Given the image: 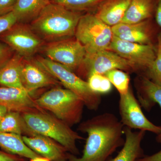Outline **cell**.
Segmentation results:
<instances>
[{
    "instance_id": "cell-1",
    "label": "cell",
    "mask_w": 161,
    "mask_h": 161,
    "mask_svg": "<svg viewBox=\"0 0 161 161\" xmlns=\"http://www.w3.org/2000/svg\"><path fill=\"white\" fill-rule=\"evenodd\" d=\"M124 126L117 116L106 112L80 123L78 131L87 137L82 155L69 153L67 161H108L119 147L123 146Z\"/></svg>"
},
{
    "instance_id": "cell-2",
    "label": "cell",
    "mask_w": 161,
    "mask_h": 161,
    "mask_svg": "<svg viewBox=\"0 0 161 161\" xmlns=\"http://www.w3.org/2000/svg\"><path fill=\"white\" fill-rule=\"evenodd\" d=\"M82 15L50 3L33 19L31 29L50 42L73 37Z\"/></svg>"
},
{
    "instance_id": "cell-3",
    "label": "cell",
    "mask_w": 161,
    "mask_h": 161,
    "mask_svg": "<svg viewBox=\"0 0 161 161\" xmlns=\"http://www.w3.org/2000/svg\"><path fill=\"white\" fill-rule=\"evenodd\" d=\"M21 114L27 125L35 133L52 139L72 154H80L77 142L84 138L67 124L47 112Z\"/></svg>"
},
{
    "instance_id": "cell-4",
    "label": "cell",
    "mask_w": 161,
    "mask_h": 161,
    "mask_svg": "<svg viewBox=\"0 0 161 161\" xmlns=\"http://www.w3.org/2000/svg\"><path fill=\"white\" fill-rule=\"evenodd\" d=\"M37 104L70 127L80 123L84 108L83 101L67 89L55 87L36 99Z\"/></svg>"
},
{
    "instance_id": "cell-5",
    "label": "cell",
    "mask_w": 161,
    "mask_h": 161,
    "mask_svg": "<svg viewBox=\"0 0 161 161\" xmlns=\"http://www.w3.org/2000/svg\"><path fill=\"white\" fill-rule=\"evenodd\" d=\"M36 61L65 88L78 95L88 109L92 111L98 109L101 103V95L91 91L87 81L66 67L49 58L39 57Z\"/></svg>"
},
{
    "instance_id": "cell-6",
    "label": "cell",
    "mask_w": 161,
    "mask_h": 161,
    "mask_svg": "<svg viewBox=\"0 0 161 161\" xmlns=\"http://www.w3.org/2000/svg\"><path fill=\"white\" fill-rule=\"evenodd\" d=\"M113 36L111 26L94 13H87L80 17L75 37L87 53H94L108 50Z\"/></svg>"
},
{
    "instance_id": "cell-7",
    "label": "cell",
    "mask_w": 161,
    "mask_h": 161,
    "mask_svg": "<svg viewBox=\"0 0 161 161\" xmlns=\"http://www.w3.org/2000/svg\"><path fill=\"white\" fill-rule=\"evenodd\" d=\"M108 50L125 59L133 65L141 76L152 65L156 57V47L121 40L113 36Z\"/></svg>"
},
{
    "instance_id": "cell-8",
    "label": "cell",
    "mask_w": 161,
    "mask_h": 161,
    "mask_svg": "<svg viewBox=\"0 0 161 161\" xmlns=\"http://www.w3.org/2000/svg\"><path fill=\"white\" fill-rule=\"evenodd\" d=\"M44 51L47 58L74 72L80 68L86 53L85 47L75 37L50 42Z\"/></svg>"
},
{
    "instance_id": "cell-9",
    "label": "cell",
    "mask_w": 161,
    "mask_h": 161,
    "mask_svg": "<svg viewBox=\"0 0 161 161\" xmlns=\"http://www.w3.org/2000/svg\"><path fill=\"white\" fill-rule=\"evenodd\" d=\"M114 69L122 70L128 74L136 73L135 68L130 62L108 50L94 53H86L79 69L80 74L87 79L91 75H104Z\"/></svg>"
},
{
    "instance_id": "cell-10",
    "label": "cell",
    "mask_w": 161,
    "mask_h": 161,
    "mask_svg": "<svg viewBox=\"0 0 161 161\" xmlns=\"http://www.w3.org/2000/svg\"><path fill=\"white\" fill-rule=\"evenodd\" d=\"M25 24L16 23L0 35V40L23 58H29L41 48L43 40Z\"/></svg>"
},
{
    "instance_id": "cell-11",
    "label": "cell",
    "mask_w": 161,
    "mask_h": 161,
    "mask_svg": "<svg viewBox=\"0 0 161 161\" xmlns=\"http://www.w3.org/2000/svg\"><path fill=\"white\" fill-rule=\"evenodd\" d=\"M114 36L121 40L143 45L156 46L161 28L154 18L138 23H121L112 27Z\"/></svg>"
},
{
    "instance_id": "cell-12",
    "label": "cell",
    "mask_w": 161,
    "mask_h": 161,
    "mask_svg": "<svg viewBox=\"0 0 161 161\" xmlns=\"http://www.w3.org/2000/svg\"><path fill=\"white\" fill-rule=\"evenodd\" d=\"M119 96L120 120L124 126L132 130L149 131L156 135L160 133L161 126L152 123L144 115L131 87L127 94Z\"/></svg>"
},
{
    "instance_id": "cell-13",
    "label": "cell",
    "mask_w": 161,
    "mask_h": 161,
    "mask_svg": "<svg viewBox=\"0 0 161 161\" xmlns=\"http://www.w3.org/2000/svg\"><path fill=\"white\" fill-rule=\"evenodd\" d=\"M0 105L9 111L21 113L47 112L37 104L31 94L23 88L0 86Z\"/></svg>"
},
{
    "instance_id": "cell-14",
    "label": "cell",
    "mask_w": 161,
    "mask_h": 161,
    "mask_svg": "<svg viewBox=\"0 0 161 161\" xmlns=\"http://www.w3.org/2000/svg\"><path fill=\"white\" fill-rule=\"evenodd\" d=\"M22 81L23 87L30 94L42 88L56 86L59 82L39 65L36 60L23 58Z\"/></svg>"
},
{
    "instance_id": "cell-15",
    "label": "cell",
    "mask_w": 161,
    "mask_h": 161,
    "mask_svg": "<svg viewBox=\"0 0 161 161\" xmlns=\"http://www.w3.org/2000/svg\"><path fill=\"white\" fill-rule=\"evenodd\" d=\"M22 137L26 146L39 155L51 161H67V150L52 139L40 135Z\"/></svg>"
},
{
    "instance_id": "cell-16",
    "label": "cell",
    "mask_w": 161,
    "mask_h": 161,
    "mask_svg": "<svg viewBox=\"0 0 161 161\" xmlns=\"http://www.w3.org/2000/svg\"><path fill=\"white\" fill-rule=\"evenodd\" d=\"M146 131H133L128 127L124 128L125 142L122 148L114 158L109 161H136L143 157L142 148Z\"/></svg>"
},
{
    "instance_id": "cell-17",
    "label": "cell",
    "mask_w": 161,
    "mask_h": 161,
    "mask_svg": "<svg viewBox=\"0 0 161 161\" xmlns=\"http://www.w3.org/2000/svg\"><path fill=\"white\" fill-rule=\"evenodd\" d=\"M135 83L139 101L142 106L148 110L158 104L161 108V87L142 76L136 78ZM156 139L161 144V131Z\"/></svg>"
},
{
    "instance_id": "cell-18",
    "label": "cell",
    "mask_w": 161,
    "mask_h": 161,
    "mask_svg": "<svg viewBox=\"0 0 161 161\" xmlns=\"http://www.w3.org/2000/svg\"><path fill=\"white\" fill-rule=\"evenodd\" d=\"M131 0H105L94 14L112 27L121 23Z\"/></svg>"
},
{
    "instance_id": "cell-19",
    "label": "cell",
    "mask_w": 161,
    "mask_h": 161,
    "mask_svg": "<svg viewBox=\"0 0 161 161\" xmlns=\"http://www.w3.org/2000/svg\"><path fill=\"white\" fill-rule=\"evenodd\" d=\"M23 58L15 54L0 69V86L24 89L21 76Z\"/></svg>"
},
{
    "instance_id": "cell-20",
    "label": "cell",
    "mask_w": 161,
    "mask_h": 161,
    "mask_svg": "<svg viewBox=\"0 0 161 161\" xmlns=\"http://www.w3.org/2000/svg\"><path fill=\"white\" fill-rule=\"evenodd\" d=\"M157 0H131L121 23L132 24L154 18Z\"/></svg>"
},
{
    "instance_id": "cell-21",
    "label": "cell",
    "mask_w": 161,
    "mask_h": 161,
    "mask_svg": "<svg viewBox=\"0 0 161 161\" xmlns=\"http://www.w3.org/2000/svg\"><path fill=\"white\" fill-rule=\"evenodd\" d=\"M0 148L5 152L29 159L40 156L26 146L22 136L14 133L0 131Z\"/></svg>"
},
{
    "instance_id": "cell-22",
    "label": "cell",
    "mask_w": 161,
    "mask_h": 161,
    "mask_svg": "<svg viewBox=\"0 0 161 161\" xmlns=\"http://www.w3.org/2000/svg\"><path fill=\"white\" fill-rule=\"evenodd\" d=\"M0 131L21 136L38 135L28 127L21 113L14 111H9L0 119Z\"/></svg>"
},
{
    "instance_id": "cell-23",
    "label": "cell",
    "mask_w": 161,
    "mask_h": 161,
    "mask_svg": "<svg viewBox=\"0 0 161 161\" xmlns=\"http://www.w3.org/2000/svg\"><path fill=\"white\" fill-rule=\"evenodd\" d=\"M50 0H17L12 9L18 22L34 19Z\"/></svg>"
},
{
    "instance_id": "cell-24",
    "label": "cell",
    "mask_w": 161,
    "mask_h": 161,
    "mask_svg": "<svg viewBox=\"0 0 161 161\" xmlns=\"http://www.w3.org/2000/svg\"><path fill=\"white\" fill-rule=\"evenodd\" d=\"M105 0H50V3L58 4L72 11L95 13Z\"/></svg>"
},
{
    "instance_id": "cell-25",
    "label": "cell",
    "mask_w": 161,
    "mask_h": 161,
    "mask_svg": "<svg viewBox=\"0 0 161 161\" xmlns=\"http://www.w3.org/2000/svg\"><path fill=\"white\" fill-rule=\"evenodd\" d=\"M117 90L119 95H125L130 88V77L129 74L122 70L114 69L104 75Z\"/></svg>"
},
{
    "instance_id": "cell-26",
    "label": "cell",
    "mask_w": 161,
    "mask_h": 161,
    "mask_svg": "<svg viewBox=\"0 0 161 161\" xmlns=\"http://www.w3.org/2000/svg\"><path fill=\"white\" fill-rule=\"evenodd\" d=\"M156 57L151 66L141 76L146 77L153 83L161 87V32L156 45Z\"/></svg>"
},
{
    "instance_id": "cell-27",
    "label": "cell",
    "mask_w": 161,
    "mask_h": 161,
    "mask_svg": "<svg viewBox=\"0 0 161 161\" xmlns=\"http://www.w3.org/2000/svg\"><path fill=\"white\" fill-rule=\"evenodd\" d=\"M87 82L91 91L96 94H108L112 90V84L104 75H91L88 78Z\"/></svg>"
},
{
    "instance_id": "cell-28",
    "label": "cell",
    "mask_w": 161,
    "mask_h": 161,
    "mask_svg": "<svg viewBox=\"0 0 161 161\" xmlns=\"http://www.w3.org/2000/svg\"><path fill=\"white\" fill-rule=\"evenodd\" d=\"M17 22V17L12 10L0 14V35L11 28Z\"/></svg>"
},
{
    "instance_id": "cell-29",
    "label": "cell",
    "mask_w": 161,
    "mask_h": 161,
    "mask_svg": "<svg viewBox=\"0 0 161 161\" xmlns=\"http://www.w3.org/2000/svg\"><path fill=\"white\" fill-rule=\"evenodd\" d=\"M12 52L9 47L0 43V69L12 57Z\"/></svg>"
},
{
    "instance_id": "cell-30",
    "label": "cell",
    "mask_w": 161,
    "mask_h": 161,
    "mask_svg": "<svg viewBox=\"0 0 161 161\" xmlns=\"http://www.w3.org/2000/svg\"><path fill=\"white\" fill-rule=\"evenodd\" d=\"M0 161H27L26 159L5 152L0 151Z\"/></svg>"
},
{
    "instance_id": "cell-31",
    "label": "cell",
    "mask_w": 161,
    "mask_h": 161,
    "mask_svg": "<svg viewBox=\"0 0 161 161\" xmlns=\"http://www.w3.org/2000/svg\"><path fill=\"white\" fill-rule=\"evenodd\" d=\"M17 0H0V14L12 10Z\"/></svg>"
},
{
    "instance_id": "cell-32",
    "label": "cell",
    "mask_w": 161,
    "mask_h": 161,
    "mask_svg": "<svg viewBox=\"0 0 161 161\" xmlns=\"http://www.w3.org/2000/svg\"><path fill=\"white\" fill-rule=\"evenodd\" d=\"M154 19L157 24L161 28V0H157L156 8Z\"/></svg>"
},
{
    "instance_id": "cell-33",
    "label": "cell",
    "mask_w": 161,
    "mask_h": 161,
    "mask_svg": "<svg viewBox=\"0 0 161 161\" xmlns=\"http://www.w3.org/2000/svg\"><path fill=\"white\" fill-rule=\"evenodd\" d=\"M136 161H161V150L152 155L142 157Z\"/></svg>"
},
{
    "instance_id": "cell-34",
    "label": "cell",
    "mask_w": 161,
    "mask_h": 161,
    "mask_svg": "<svg viewBox=\"0 0 161 161\" xmlns=\"http://www.w3.org/2000/svg\"><path fill=\"white\" fill-rule=\"evenodd\" d=\"M30 161H51L49 159L43 157L39 156L35 158L30 159Z\"/></svg>"
},
{
    "instance_id": "cell-35",
    "label": "cell",
    "mask_w": 161,
    "mask_h": 161,
    "mask_svg": "<svg viewBox=\"0 0 161 161\" xmlns=\"http://www.w3.org/2000/svg\"><path fill=\"white\" fill-rule=\"evenodd\" d=\"M9 112L5 107L0 105V119L3 117L7 112Z\"/></svg>"
}]
</instances>
